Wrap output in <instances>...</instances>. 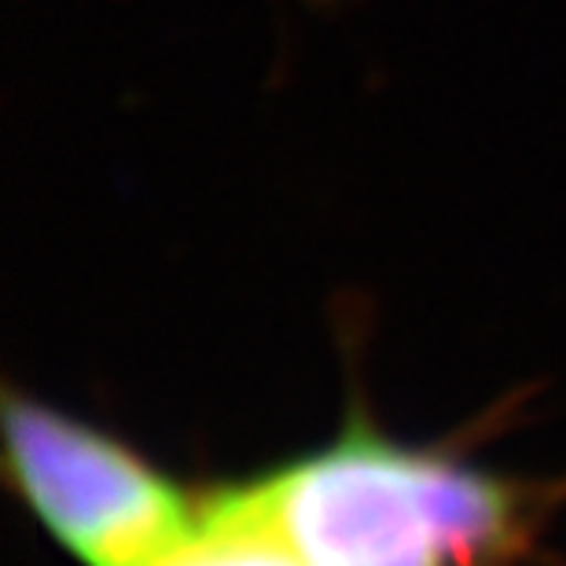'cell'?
<instances>
[{
  "label": "cell",
  "instance_id": "6da1fadb",
  "mask_svg": "<svg viewBox=\"0 0 566 566\" xmlns=\"http://www.w3.org/2000/svg\"><path fill=\"white\" fill-rule=\"evenodd\" d=\"M305 566H496L512 537V501L493 479L346 434L258 482Z\"/></svg>",
  "mask_w": 566,
  "mask_h": 566
},
{
  "label": "cell",
  "instance_id": "7a4b0ae2",
  "mask_svg": "<svg viewBox=\"0 0 566 566\" xmlns=\"http://www.w3.org/2000/svg\"><path fill=\"white\" fill-rule=\"evenodd\" d=\"M4 434L33 515L85 566H155L196 526L199 512L163 474L71 416L8 398Z\"/></svg>",
  "mask_w": 566,
  "mask_h": 566
},
{
  "label": "cell",
  "instance_id": "3957f363",
  "mask_svg": "<svg viewBox=\"0 0 566 566\" xmlns=\"http://www.w3.org/2000/svg\"><path fill=\"white\" fill-rule=\"evenodd\" d=\"M155 566H305L298 552L280 534L258 493L235 490L218 496L196 515L177 548H169Z\"/></svg>",
  "mask_w": 566,
  "mask_h": 566
}]
</instances>
